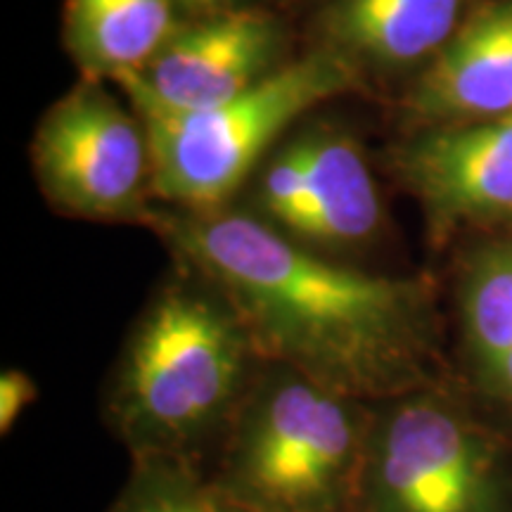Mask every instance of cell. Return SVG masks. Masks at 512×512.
Wrapping results in <instances>:
<instances>
[{"label":"cell","instance_id":"1","mask_svg":"<svg viewBox=\"0 0 512 512\" xmlns=\"http://www.w3.org/2000/svg\"><path fill=\"white\" fill-rule=\"evenodd\" d=\"M145 226L226 299L268 363L373 406L446 380L422 280L339 264L230 207L152 209Z\"/></svg>","mask_w":512,"mask_h":512},{"label":"cell","instance_id":"2","mask_svg":"<svg viewBox=\"0 0 512 512\" xmlns=\"http://www.w3.org/2000/svg\"><path fill=\"white\" fill-rule=\"evenodd\" d=\"M266 366L238 313L188 273L152 299L128 335L105 420L131 460L207 465Z\"/></svg>","mask_w":512,"mask_h":512},{"label":"cell","instance_id":"3","mask_svg":"<svg viewBox=\"0 0 512 512\" xmlns=\"http://www.w3.org/2000/svg\"><path fill=\"white\" fill-rule=\"evenodd\" d=\"M373 415V403L268 363L209 472L252 512H358Z\"/></svg>","mask_w":512,"mask_h":512},{"label":"cell","instance_id":"4","mask_svg":"<svg viewBox=\"0 0 512 512\" xmlns=\"http://www.w3.org/2000/svg\"><path fill=\"white\" fill-rule=\"evenodd\" d=\"M358 74L344 57L318 48L202 110L131 98L150 143L152 197L188 214L228 209L280 133L320 102L354 91Z\"/></svg>","mask_w":512,"mask_h":512},{"label":"cell","instance_id":"5","mask_svg":"<svg viewBox=\"0 0 512 512\" xmlns=\"http://www.w3.org/2000/svg\"><path fill=\"white\" fill-rule=\"evenodd\" d=\"M358 512H512V444L451 382L375 403Z\"/></svg>","mask_w":512,"mask_h":512},{"label":"cell","instance_id":"6","mask_svg":"<svg viewBox=\"0 0 512 512\" xmlns=\"http://www.w3.org/2000/svg\"><path fill=\"white\" fill-rule=\"evenodd\" d=\"M46 200L74 219L147 223L152 162L143 121L86 79L46 112L31 145Z\"/></svg>","mask_w":512,"mask_h":512},{"label":"cell","instance_id":"7","mask_svg":"<svg viewBox=\"0 0 512 512\" xmlns=\"http://www.w3.org/2000/svg\"><path fill=\"white\" fill-rule=\"evenodd\" d=\"M394 169L439 238L512 223V117L430 126L394 152Z\"/></svg>","mask_w":512,"mask_h":512},{"label":"cell","instance_id":"8","mask_svg":"<svg viewBox=\"0 0 512 512\" xmlns=\"http://www.w3.org/2000/svg\"><path fill=\"white\" fill-rule=\"evenodd\" d=\"M283 31L261 10H235L176 29L169 43L136 74L121 76L128 98L169 110H202L249 91L278 69Z\"/></svg>","mask_w":512,"mask_h":512},{"label":"cell","instance_id":"9","mask_svg":"<svg viewBox=\"0 0 512 512\" xmlns=\"http://www.w3.org/2000/svg\"><path fill=\"white\" fill-rule=\"evenodd\" d=\"M406 110L427 128L512 117V0H494L465 17L425 64Z\"/></svg>","mask_w":512,"mask_h":512},{"label":"cell","instance_id":"10","mask_svg":"<svg viewBox=\"0 0 512 512\" xmlns=\"http://www.w3.org/2000/svg\"><path fill=\"white\" fill-rule=\"evenodd\" d=\"M465 0H332L320 15V48L361 69L427 64L465 22Z\"/></svg>","mask_w":512,"mask_h":512},{"label":"cell","instance_id":"11","mask_svg":"<svg viewBox=\"0 0 512 512\" xmlns=\"http://www.w3.org/2000/svg\"><path fill=\"white\" fill-rule=\"evenodd\" d=\"M306 166V202L292 238L330 254L373 242L382 230L380 190L361 145L339 128L299 136Z\"/></svg>","mask_w":512,"mask_h":512},{"label":"cell","instance_id":"12","mask_svg":"<svg viewBox=\"0 0 512 512\" xmlns=\"http://www.w3.org/2000/svg\"><path fill=\"white\" fill-rule=\"evenodd\" d=\"M176 34L174 0H67L64 46L86 79H121Z\"/></svg>","mask_w":512,"mask_h":512},{"label":"cell","instance_id":"13","mask_svg":"<svg viewBox=\"0 0 512 512\" xmlns=\"http://www.w3.org/2000/svg\"><path fill=\"white\" fill-rule=\"evenodd\" d=\"M460 332L467 380L475 389L512 351V240L486 245L467 261Z\"/></svg>","mask_w":512,"mask_h":512},{"label":"cell","instance_id":"14","mask_svg":"<svg viewBox=\"0 0 512 512\" xmlns=\"http://www.w3.org/2000/svg\"><path fill=\"white\" fill-rule=\"evenodd\" d=\"M107 512H252L211 477L209 467L185 458H136L124 489Z\"/></svg>","mask_w":512,"mask_h":512},{"label":"cell","instance_id":"15","mask_svg":"<svg viewBox=\"0 0 512 512\" xmlns=\"http://www.w3.org/2000/svg\"><path fill=\"white\" fill-rule=\"evenodd\" d=\"M306 202V166L299 138L280 147V152L261 166L254 190V214L280 233L294 235Z\"/></svg>","mask_w":512,"mask_h":512},{"label":"cell","instance_id":"16","mask_svg":"<svg viewBox=\"0 0 512 512\" xmlns=\"http://www.w3.org/2000/svg\"><path fill=\"white\" fill-rule=\"evenodd\" d=\"M38 399L36 382L22 370L10 368L0 375V432L10 434L22 413Z\"/></svg>","mask_w":512,"mask_h":512},{"label":"cell","instance_id":"17","mask_svg":"<svg viewBox=\"0 0 512 512\" xmlns=\"http://www.w3.org/2000/svg\"><path fill=\"white\" fill-rule=\"evenodd\" d=\"M223 0H188V5H195V8H216Z\"/></svg>","mask_w":512,"mask_h":512},{"label":"cell","instance_id":"18","mask_svg":"<svg viewBox=\"0 0 512 512\" xmlns=\"http://www.w3.org/2000/svg\"><path fill=\"white\" fill-rule=\"evenodd\" d=\"M183 3H188V0H183Z\"/></svg>","mask_w":512,"mask_h":512}]
</instances>
